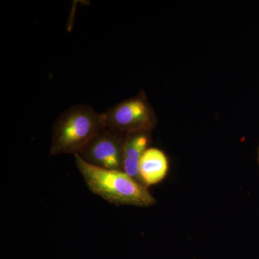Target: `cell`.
I'll use <instances>...</instances> for the list:
<instances>
[{"instance_id": "1", "label": "cell", "mask_w": 259, "mask_h": 259, "mask_svg": "<svg viewBox=\"0 0 259 259\" xmlns=\"http://www.w3.org/2000/svg\"><path fill=\"white\" fill-rule=\"evenodd\" d=\"M75 163L89 190L115 205L146 207L156 203L148 187L121 170L106 169L90 164L79 154Z\"/></svg>"}, {"instance_id": "2", "label": "cell", "mask_w": 259, "mask_h": 259, "mask_svg": "<svg viewBox=\"0 0 259 259\" xmlns=\"http://www.w3.org/2000/svg\"><path fill=\"white\" fill-rule=\"evenodd\" d=\"M105 126L103 113L90 105H74L61 113L53 125L50 154H79Z\"/></svg>"}, {"instance_id": "3", "label": "cell", "mask_w": 259, "mask_h": 259, "mask_svg": "<svg viewBox=\"0 0 259 259\" xmlns=\"http://www.w3.org/2000/svg\"><path fill=\"white\" fill-rule=\"evenodd\" d=\"M105 126L128 134L150 131L156 125L152 109L144 96L124 100L103 112Z\"/></svg>"}, {"instance_id": "4", "label": "cell", "mask_w": 259, "mask_h": 259, "mask_svg": "<svg viewBox=\"0 0 259 259\" xmlns=\"http://www.w3.org/2000/svg\"><path fill=\"white\" fill-rule=\"evenodd\" d=\"M126 134L104 127L79 153L85 161L100 168L122 171Z\"/></svg>"}, {"instance_id": "5", "label": "cell", "mask_w": 259, "mask_h": 259, "mask_svg": "<svg viewBox=\"0 0 259 259\" xmlns=\"http://www.w3.org/2000/svg\"><path fill=\"white\" fill-rule=\"evenodd\" d=\"M150 136V131L126 134L122 151V171L141 183L139 163L143 154L149 148Z\"/></svg>"}, {"instance_id": "6", "label": "cell", "mask_w": 259, "mask_h": 259, "mask_svg": "<svg viewBox=\"0 0 259 259\" xmlns=\"http://www.w3.org/2000/svg\"><path fill=\"white\" fill-rule=\"evenodd\" d=\"M168 168L169 165L166 154L158 148H148L140 161L141 183L147 187L157 185L166 178Z\"/></svg>"}, {"instance_id": "7", "label": "cell", "mask_w": 259, "mask_h": 259, "mask_svg": "<svg viewBox=\"0 0 259 259\" xmlns=\"http://www.w3.org/2000/svg\"><path fill=\"white\" fill-rule=\"evenodd\" d=\"M258 162H259V149H258Z\"/></svg>"}]
</instances>
